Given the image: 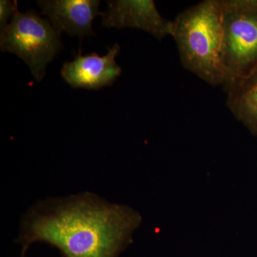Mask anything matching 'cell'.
<instances>
[{
	"mask_svg": "<svg viewBox=\"0 0 257 257\" xmlns=\"http://www.w3.org/2000/svg\"><path fill=\"white\" fill-rule=\"evenodd\" d=\"M141 222V215L128 206L82 193L34 206L22 221L18 241L23 253L41 241L62 257H118Z\"/></svg>",
	"mask_w": 257,
	"mask_h": 257,
	"instance_id": "1",
	"label": "cell"
},
{
	"mask_svg": "<svg viewBox=\"0 0 257 257\" xmlns=\"http://www.w3.org/2000/svg\"><path fill=\"white\" fill-rule=\"evenodd\" d=\"M173 22V33L184 68L213 86L229 81L221 61L220 0H205L184 10Z\"/></svg>",
	"mask_w": 257,
	"mask_h": 257,
	"instance_id": "2",
	"label": "cell"
},
{
	"mask_svg": "<svg viewBox=\"0 0 257 257\" xmlns=\"http://www.w3.org/2000/svg\"><path fill=\"white\" fill-rule=\"evenodd\" d=\"M62 47L60 34L33 10L17 12L1 30L2 52H10L23 59L37 82L44 78L47 66Z\"/></svg>",
	"mask_w": 257,
	"mask_h": 257,
	"instance_id": "3",
	"label": "cell"
},
{
	"mask_svg": "<svg viewBox=\"0 0 257 257\" xmlns=\"http://www.w3.org/2000/svg\"><path fill=\"white\" fill-rule=\"evenodd\" d=\"M220 3L221 61L229 82L257 67V0H220Z\"/></svg>",
	"mask_w": 257,
	"mask_h": 257,
	"instance_id": "4",
	"label": "cell"
},
{
	"mask_svg": "<svg viewBox=\"0 0 257 257\" xmlns=\"http://www.w3.org/2000/svg\"><path fill=\"white\" fill-rule=\"evenodd\" d=\"M101 17L106 28L139 29L160 40L173 33V22L161 15L152 0L109 1Z\"/></svg>",
	"mask_w": 257,
	"mask_h": 257,
	"instance_id": "5",
	"label": "cell"
},
{
	"mask_svg": "<svg viewBox=\"0 0 257 257\" xmlns=\"http://www.w3.org/2000/svg\"><path fill=\"white\" fill-rule=\"evenodd\" d=\"M119 51V45L115 44L102 57L96 53H79L73 61L64 64L61 75L74 88L99 89L110 86L121 74V69L115 61Z\"/></svg>",
	"mask_w": 257,
	"mask_h": 257,
	"instance_id": "6",
	"label": "cell"
},
{
	"mask_svg": "<svg viewBox=\"0 0 257 257\" xmlns=\"http://www.w3.org/2000/svg\"><path fill=\"white\" fill-rule=\"evenodd\" d=\"M37 4L59 33L64 32L81 39L94 36L93 21L101 15L99 0H47Z\"/></svg>",
	"mask_w": 257,
	"mask_h": 257,
	"instance_id": "7",
	"label": "cell"
},
{
	"mask_svg": "<svg viewBox=\"0 0 257 257\" xmlns=\"http://www.w3.org/2000/svg\"><path fill=\"white\" fill-rule=\"evenodd\" d=\"M224 89L228 107L253 135H257V67L246 76L231 79Z\"/></svg>",
	"mask_w": 257,
	"mask_h": 257,
	"instance_id": "8",
	"label": "cell"
},
{
	"mask_svg": "<svg viewBox=\"0 0 257 257\" xmlns=\"http://www.w3.org/2000/svg\"><path fill=\"white\" fill-rule=\"evenodd\" d=\"M18 11L17 1L12 2L8 0L0 1V28L1 30L8 25V20L10 17L13 18Z\"/></svg>",
	"mask_w": 257,
	"mask_h": 257,
	"instance_id": "9",
	"label": "cell"
},
{
	"mask_svg": "<svg viewBox=\"0 0 257 257\" xmlns=\"http://www.w3.org/2000/svg\"><path fill=\"white\" fill-rule=\"evenodd\" d=\"M21 257H26V256H25V253H23V254H22Z\"/></svg>",
	"mask_w": 257,
	"mask_h": 257,
	"instance_id": "10",
	"label": "cell"
}]
</instances>
